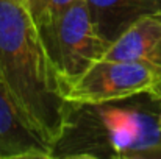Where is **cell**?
Segmentation results:
<instances>
[{
	"label": "cell",
	"instance_id": "ba28073f",
	"mask_svg": "<svg viewBox=\"0 0 161 159\" xmlns=\"http://www.w3.org/2000/svg\"><path fill=\"white\" fill-rule=\"evenodd\" d=\"M77 0H28V6L36 24H41Z\"/></svg>",
	"mask_w": 161,
	"mask_h": 159
},
{
	"label": "cell",
	"instance_id": "52a82bcc",
	"mask_svg": "<svg viewBox=\"0 0 161 159\" xmlns=\"http://www.w3.org/2000/svg\"><path fill=\"white\" fill-rule=\"evenodd\" d=\"M99 33L109 42L135 20L161 11V0H86Z\"/></svg>",
	"mask_w": 161,
	"mask_h": 159
},
{
	"label": "cell",
	"instance_id": "277c9868",
	"mask_svg": "<svg viewBox=\"0 0 161 159\" xmlns=\"http://www.w3.org/2000/svg\"><path fill=\"white\" fill-rule=\"evenodd\" d=\"M59 87L69 103H103L138 94L161 97V66L102 58Z\"/></svg>",
	"mask_w": 161,
	"mask_h": 159
},
{
	"label": "cell",
	"instance_id": "8992f818",
	"mask_svg": "<svg viewBox=\"0 0 161 159\" xmlns=\"http://www.w3.org/2000/svg\"><path fill=\"white\" fill-rule=\"evenodd\" d=\"M103 58L144 61L161 66V11L146 14L135 20L109 44Z\"/></svg>",
	"mask_w": 161,
	"mask_h": 159
},
{
	"label": "cell",
	"instance_id": "5b68a950",
	"mask_svg": "<svg viewBox=\"0 0 161 159\" xmlns=\"http://www.w3.org/2000/svg\"><path fill=\"white\" fill-rule=\"evenodd\" d=\"M0 158L52 159V145L28 123L0 83Z\"/></svg>",
	"mask_w": 161,
	"mask_h": 159
},
{
	"label": "cell",
	"instance_id": "30bf717a",
	"mask_svg": "<svg viewBox=\"0 0 161 159\" xmlns=\"http://www.w3.org/2000/svg\"><path fill=\"white\" fill-rule=\"evenodd\" d=\"M27 3H28V0H27Z\"/></svg>",
	"mask_w": 161,
	"mask_h": 159
},
{
	"label": "cell",
	"instance_id": "6da1fadb",
	"mask_svg": "<svg viewBox=\"0 0 161 159\" xmlns=\"http://www.w3.org/2000/svg\"><path fill=\"white\" fill-rule=\"evenodd\" d=\"M0 83L28 123L53 147L69 102L27 0H0Z\"/></svg>",
	"mask_w": 161,
	"mask_h": 159
},
{
	"label": "cell",
	"instance_id": "3957f363",
	"mask_svg": "<svg viewBox=\"0 0 161 159\" xmlns=\"http://www.w3.org/2000/svg\"><path fill=\"white\" fill-rule=\"evenodd\" d=\"M38 28L59 84L102 59L111 44L99 33L86 0L70 3Z\"/></svg>",
	"mask_w": 161,
	"mask_h": 159
},
{
	"label": "cell",
	"instance_id": "7a4b0ae2",
	"mask_svg": "<svg viewBox=\"0 0 161 159\" xmlns=\"http://www.w3.org/2000/svg\"><path fill=\"white\" fill-rule=\"evenodd\" d=\"M161 159V102L138 94L103 103H69L52 159Z\"/></svg>",
	"mask_w": 161,
	"mask_h": 159
},
{
	"label": "cell",
	"instance_id": "9c48e42d",
	"mask_svg": "<svg viewBox=\"0 0 161 159\" xmlns=\"http://www.w3.org/2000/svg\"><path fill=\"white\" fill-rule=\"evenodd\" d=\"M160 102H161V97H160Z\"/></svg>",
	"mask_w": 161,
	"mask_h": 159
}]
</instances>
